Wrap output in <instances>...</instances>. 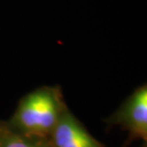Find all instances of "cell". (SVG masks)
Instances as JSON below:
<instances>
[{"label": "cell", "instance_id": "cell-2", "mask_svg": "<svg viewBox=\"0 0 147 147\" xmlns=\"http://www.w3.org/2000/svg\"><path fill=\"white\" fill-rule=\"evenodd\" d=\"M107 122L126 130L131 138L147 142V86L141 85L126 98Z\"/></svg>", "mask_w": 147, "mask_h": 147}, {"label": "cell", "instance_id": "cell-4", "mask_svg": "<svg viewBox=\"0 0 147 147\" xmlns=\"http://www.w3.org/2000/svg\"><path fill=\"white\" fill-rule=\"evenodd\" d=\"M0 147H53L49 140H42L16 131L8 123L0 120Z\"/></svg>", "mask_w": 147, "mask_h": 147}, {"label": "cell", "instance_id": "cell-5", "mask_svg": "<svg viewBox=\"0 0 147 147\" xmlns=\"http://www.w3.org/2000/svg\"><path fill=\"white\" fill-rule=\"evenodd\" d=\"M142 147H146V143H144V145H143Z\"/></svg>", "mask_w": 147, "mask_h": 147}, {"label": "cell", "instance_id": "cell-3", "mask_svg": "<svg viewBox=\"0 0 147 147\" xmlns=\"http://www.w3.org/2000/svg\"><path fill=\"white\" fill-rule=\"evenodd\" d=\"M53 147H104L67 108L50 134Z\"/></svg>", "mask_w": 147, "mask_h": 147}, {"label": "cell", "instance_id": "cell-1", "mask_svg": "<svg viewBox=\"0 0 147 147\" xmlns=\"http://www.w3.org/2000/svg\"><path fill=\"white\" fill-rule=\"evenodd\" d=\"M68 108L59 86H42L25 95L8 123L25 135L49 140Z\"/></svg>", "mask_w": 147, "mask_h": 147}]
</instances>
